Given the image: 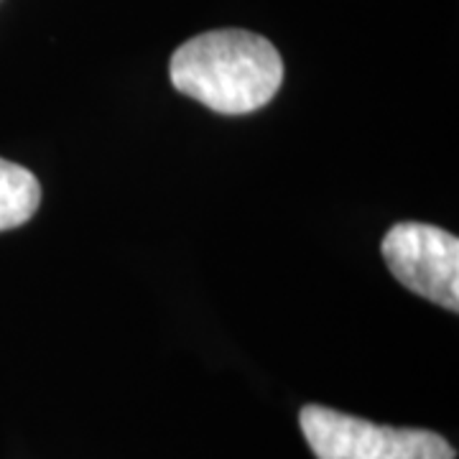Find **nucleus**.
I'll list each match as a JSON object with an SVG mask.
<instances>
[{"instance_id":"1","label":"nucleus","mask_w":459,"mask_h":459,"mask_svg":"<svg viewBox=\"0 0 459 459\" xmlns=\"http://www.w3.org/2000/svg\"><path fill=\"white\" fill-rule=\"evenodd\" d=\"M171 84L181 95L222 115L261 110L283 82L279 49L258 33L220 29L199 33L174 51Z\"/></svg>"},{"instance_id":"4","label":"nucleus","mask_w":459,"mask_h":459,"mask_svg":"<svg viewBox=\"0 0 459 459\" xmlns=\"http://www.w3.org/2000/svg\"><path fill=\"white\" fill-rule=\"evenodd\" d=\"M41 204V184L29 169L0 159V232L26 225Z\"/></svg>"},{"instance_id":"2","label":"nucleus","mask_w":459,"mask_h":459,"mask_svg":"<svg viewBox=\"0 0 459 459\" xmlns=\"http://www.w3.org/2000/svg\"><path fill=\"white\" fill-rule=\"evenodd\" d=\"M304 439L316 459H455L444 437L427 429L380 427L327 406H304L299 413Z\"/></svg>"},{"instance_id":"3","label":"nucleus","mask_w":459,"mask_h":459,"mask_svg":"<svg viewBox=\"0 0 459 459\" xmlns=\"http://www.w3.org/2000/svg\"><path fill=\"white\" fill-rule=\"evenodd\" d=\"M383 261L413 294L459 309V240L424 222H398L383 238Z\"/></svg>"}]
</instances>
